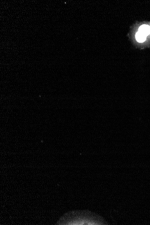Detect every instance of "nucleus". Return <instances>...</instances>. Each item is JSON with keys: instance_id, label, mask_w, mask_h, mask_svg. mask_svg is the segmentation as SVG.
Returning a JSON list of instances; mask_svg holds the SVG:
<instances>
[{"instance_id": "1", "label": "nucleus", "mask_w": 150, "mask_h": 225, "mask_svg": "<svg viewBox=\"0 0 150 225\" xmlns=\"http://www.w3.org/2000/svg\"><path fill=\"white\" fill-rule=\"evenodd\" d=\"M139 32L147 37L150 34V26L148 25H142L139 27Z\"/></svg>"}, {"instance_id": "2", "label": "nucleus", "mask_w": 150, "mask_h": 225, "mask_svg": "<svg viewBox=\"0 0 150 225\" xmlns=\"http://www.w3.org/2000/svg\"><path fill=\"white\" fill-rule=\"evenodd\" d=\"M147 36L138 31L135 34V39L137 42L139 43H143L146 41Z\"/></svg>"}]
</instances>
